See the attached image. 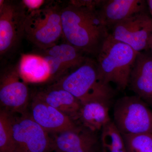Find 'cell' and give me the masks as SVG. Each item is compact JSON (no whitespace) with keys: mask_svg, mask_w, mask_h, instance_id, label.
<instances>
[{"mask_svg":"<svg viewBox=\"0 0 152 152\" xmlns=\"http://www.w3.org/2000/svg\"><path fill=\"white\" fill-rule=\"evenodd\" d=\"M34 96L75 121H78L82 103L67 91L50 84L38 91Z\"/></svg>","mask_w":152,"mask_h":152,"instance_id":"14","label":"cell"},{"mask_svg":"<svg viewBox=\"0 0 152 152\" xmlns=\"http://www.w3.org/2000/svg\"><path fill=\"white\" fill-rule=\"evenodd\" d=\"M18 68L20 75L27 83H50L48 66L40 55H23L18 64Z\"/></svg>","mask_w":152,"mask_h":152,"instance_id":"17","label":"cell"},{"mask_svg":"<svg viewBox=\"0 0 152 152\" xmlns=\"http://www.w3.org/2000/svg\"><path fill=\"white\" fill-rule=\"evenodd\" d=\"M138 53L110 34L96 56L100 79L106 84L113 83L119 90L126 89Z\"/></svg>","mask_w":152,"mask_h":152,"instance_id":"2","label":"cell"},{"mask_svg":"<svg viewBox=\"0 0 152 152\" xmlns=\"http://www.w3.org/2000/svg\"><path fill=\"white\" fill-rule=\"evenodd\" d=\"M146 102L147 103L149 104L150 105L152 106V98L146 101Z\"/></svg>","mask_w":152,"mask_h":152,"instance_id":"24","label":"cell"},{"mask_svg":"<svg viewBox=\"0 0 152 152\" xmlns=\"http://www.w3.org/2000/svg\"><path fill=\"white\" fill-rule=\"evenodd\" d=\"M22 1L27 10L28 14L39 10L46 4L45 1L43 0H23Z\"/></svg>","mask_w":152,"mask_h":152,"instance_id":"21","label":"cell"},{"mask_svg":"<svg viewBox=\"0 0 152 152\" xmlns=\"http://www.w3.org/2000/svg\"><path fill=\"white\" fill-rule=\"evenodd\" d=\"M11 114L16 152H50L53 150L52 137L30 114L26 112L19 116Z\"/></svg>","mask_w":152,"mask_h":152,"instance_id":"7","label":"cell"},{"mask_svg":"<svg viewBox=\"0 0 152 152\" xmlns=\"http://www.w3.org/2000/svg\"><path fill=\"white\" fill-rule=\"evenodd\" d=\"M28 11L22 1H0V54L15 50L23 37Z\"/></svg>","mask_w":152,"mask_h":152,"instance_id":"6","label":"cell"},{"mask_svg":"<svg viewBox=\"0 0 152 152\" xmlns=\"http://www.w3.org/2000/svg\"><path fill=\"white\" fill-rule=\"evenodd\" d=\"M145 2L142 0L101 1L99 12L108 28L134 15L145 12Z\"/></svg>","mask_w":152,"mask_h":152,"instance_id":"13","label":"cell"},{"mask_svg":"<svg viewBox=\"0 0 152 152\" xmlns=\"http://www.w3.org/2000/svg\"><path fill=\"white\" fill-rule=\"evenodd\" d=\"M36 54L42 57L48 64L51 84L81 65L88 58L66 42L56 44L46 50H39Z\"/></svg>","mask_w":152,"mask_h":152,"instance_id":"10","label":"cell"},{"mask_svg":"<svg viewBox=\"0 0 152 152\" xmlns=\"http://www.w3.org/2000/svg\"><path fill=\"white\" fill-rule=\"evenodd\" d=\"M30 114L33 119L49 134L76 129L81 125L35 96Z\"/></svg>","mask_w":152,"mask_h":152,"instance_id":"12","label":"cell"},{"mask_svg":"<svg viewBox=\"0 0 152 152\" xmlns=\"http://www.w3.org/2000/svg\"><path fill=\"white\" fill-rule=\"evenodd\" d=\"M67 91L82 104L94 101L111 102L114 91L100 79L96 62L88 57L77 69L50 84Z\"/></svg>","mask_w":152,"mask_h":152,"instance_id":"3","label":"cell"},{"mask_svg":"<svg viewBox=\"0 0 152 152\" xmlns=\"http://www.w3.org/2000/svg\"><path fill=\"white\" fill-rule=\"evenodd\" d=\"M99 152H104V151L102 150V149H101L100 151Z\"/></svg>","mask_w":152,"mask_h":152,"instance_id":"25","label":"cell"},{"mask_svg":"<svg viewBox=\"0 0 152 152\" xmlns=\"http://www.w3.org/2000/svg\"><path fill=\"white\" fill-rule=\"evenodd\" d=\"M148 7L150 13L152 16V0H148L146 2Z\"/></svg>","mask_w":152,"mask_h":152,"instance_id":"22","label":"cell"},{"mask_svg":"<svg viewBox=\"0 0 152 152\" xmlns=\"http://www.w3.org/2000/svg\"><path fill=\"white\" fill-rule=\"evenodd\" d=\"M113 116L122 134H152V110L138 96L119 99L114 105Z\"/></svg>","mask_w":152,"mask_h":152,"instance_id":"5","label":"cell"},{"mask_svg":"<svg viewBox=\"0 0 152 152\" xmlns=\"http://www.w3.org/2000/svg\"><path fill=\"white\" fill-rule=\"evenodd\" d=\"M149 48L151 49V56L152 57V36L151 38V40H150L149 44L148 45V49Z\"/></svg>","mask_w":152,"mask_h":152,"instance_id":"23","label":"cell"},{"mask_svg":"<svg viewBox=\"0 0 152 152\" xmlns=\"http://www.w3.org/2000/svg\"><path fill=\"white\" fill-rule=\"evenodd\" d=\"M101 1H72L61 10L63 37L86 55L96 56L110 33L99 7Z\"/></svg>","mask_w":152,"mask_h":152,"instance_id":"1","label":"cell"},{"mask_svg":"<svg viewBox=\"0 0 152 152\" xmlns=\"http://www.w3.org/2000/svg\"><path fill=\"white\" fill-rule=\"evenodd\" d=\"M53 150L56 152H99L100 137L97 132L80 125L78 129L53 134Z\"/></svg>","mask_w":152,"mask_h":152,"instance_id":"11","label":"cell"},{"mask_svg":"<svg viewBox=\"0 0 152 152\" xmlns=\"http://www.w3.org/2000/svg\"><path fill=\"white\" fill-rule=\"evenodd\" d=\"M127 152H152V134H122Z\"/></svg>","mask_w":152,"mask_h":152,"instance_id":"20","label":"cell"},{"mask_svg":"<svg viewBox=\"0 0 152 152\" xmlns=\"http://www.w3.org/2000/svg\"><path fill=\"white\" fill-rule=\"evenodd\" d=\"M61 9L59 5L52 2L28 14L25 24L24 37L38 50L53 46L63 37Z\"/></svg>","mask_w":152,"mask_h":152,"instance_id":"4","label":"cell"},{"mask_svg":"<svg viewBox=\"0 0 152 152\" xmlns=\"http://www.w3.org/2000/svg\"><path fill=\"white\" fill-rule=\"evenodd\" d=\"M110 33L115 39L122 42L139 53L148 48L152 36V18L145 12L136 14L119 22Z\"/></svg>","mask_w":152,"mask_h":152,"instance_id":"9","label":"cell"},{"mask_svg":"<svg viewBox=\"0 0 152 152\" xmlns=\"http://www.w3.org/2000/svg\"><path fill=\"white\" fill-rule=\"evenodd\" d=\"M101 149L104 152H127L122 134L111 121L102 129Z\"/></svg>","mask_w":152,"mask_h":152,"instance_id":"18","label":"cell"},{"mask_svg":"<svg viewBox=\"0 0 152 152\" xmlns=\"http://www.w3.org/2000/svg\"><path fill=\"white\" fill-rule=\"evenodd\" d=\"M29 99L28 88L19 74L18 64L7 66L1 72L0 80V102L4 110L11 113H25Z\"/></svg>","mask_w":152,"mask_h":152,"instance_id":"8","label":"cell"},{"mask_svg":"<svg viewBox=\"0 0 152 152\" xmlns=\"http://www.w3.org/2000/svg\"><path fill=\"white\" fill-rule=\"evenodd\" d=\"M129 86L136 96L146 101L152 98V57L138 53L129 80Z\"/></svg>","mask_w":152,"mask_h":152,"instance_id":"15","label":"cell"},{"mask_svg":"<svg viewBox=\"0 0 152 152\" xmlns=\"http://www.w3.org/2000/svg\"><path fill=\"white\" fill-rule=\"evenodd\" d=\"M0 152H16L12 129V114L4 109L0 113Z\"/></svg>","mask_w":152,"mask_h":152,"instance_id":"19","label":"cell"},{"mask_svg":"<svg viewBox=\"0 0 152 152\" xmlns=\"http://www.w3.org/2000/svg\"><path fill=\"white\" fill-rule=\"evenodd\" d=\"M111 102L94 101L82 104L78 120L80 125L94 132L102 130L111 121L109 107Z\"/></svg>","mask_w":152,"mask_h":152,"instance_id":"16","label":"cell"}]
</instances>
